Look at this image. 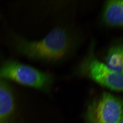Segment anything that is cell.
<instances>
[{
	"instance_id": "obj_7",
	"label": "cell",
	"mask_w": 123,
	"mask_h": 123,
	"mask_svg": "<svg viewBox=\"0 0 123 123\" xmlns=\"http://www.w3.org/2000/svg\"><path fill=\"white\" fill-rule=\"evenodd\" d=\"M105 62L109 68L123 75V44L111 47L107 53Z\"/></svg>"
},
{
	"instance_id": "obj_8",
	"label": "cell",
	"mask_w": 123,
	"mask_h": 123,
	"mask_svg": "<svg viewBox=\"0 0 123 123\" xmlns=\"http://www.w3.org/2000/svg\"><path fill=\"white\" fill-rule=\"evenodd\" d=\"M117 123H123V117Z\"/></svg>"
},
{
	"instance_id": "obj_1",
	"label": "cell",
	"mask_w": 123,
	"mask_h": 123,
	"mask_svg": "<svg viewBox=\"0 0 123 123\" xmlns=\"http://www.w3.org/2000/svg\"><path fill=\"white\" fill-rule=\"evenodd\" d=\"M78 37L68 26H58L39 41H29L21 36L14 37L15 50L20 55L48 64H56L71 57L75 50Z\"/></svg>"
},
{
	"instance_id": "obj_6",
	"label": "cell",
	"mask_w": 123,
	"mask_h": 123,
	"mask_svg": "<svg viewBox=\"0 0 123 123\" xmlns=\"http://www.w3.org/2000/svg\"><path fill=\"white\" fill-rule=\"evenodd\" d=\"M15 107L14 98L9 86L0 77V123L5 122Z\"/></svg>"
},
{
	"instance_id": "obj_5",
	"label": "cell",
	"mask_w": 123,
	"mask_h": 123,
	"mask_svg": "<svg viewBox=\"0 0 123 123\" xmlns=\"http://www.w3.org/2000/svg\"><path fill=\"white\" fill-rule=\"evenodd\" d=\"M103 20L109 26H123V0H109L105 4Z\"/></svg>"
},
{
	"instance_id": "obj_4",
	"label": "cell",
	"mask_w": 123,
	"mask_h": 123,
	"mask_svg": "<svg viewBox=\"0 0 123 123\" xmlns=\"http://www.w3.org/2000/svg\"><path fill=\"white\" fill-rule=\"evenodd\" d=\"M77 71L78 73L86 75L103 86L113 91L123 92V75L91 56L83 61Z\"/></svg>"
},
{
	"instance_id": "obj_2",
	"label": "cell",
	"mask_w": 123,
	"mask_h": 123,
	"mask_svg": "<svg viewBox=\"0 0 123 123\" xmlns=\"http://www.w3.org/2000/svg\"><path fill=\"white\" fill-rule=\"evenodd\" d=\"M0 77L45 91L49 89L54 80L51 74L14 60L7 61L2 65Z\"/></svg>"
},
{
	"instance_id": "obj_3",
	"label": "cell",
	"mask_w": 123,
	"mask_h": 123,
	"mask_svg": "<svg viewBox=\"0 0 123 123\" xmlns=\"http://www.w3.org/2000/svg\"><path fill=\"white\" fill-rule=\"evenodd\" d=\"M123 117V99L104 92L89 105L87 123H117Z\"/></svg>"
}]
</instances>
